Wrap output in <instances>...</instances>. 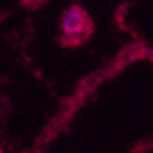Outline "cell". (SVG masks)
Wrapping results in <instances>:
<instances>
[{"label": "cell", "instance_id": "obj_1", "mask_svg": "<svg viewBox=\"0 0 153 153\" xmlns=\"http://www.w3.org/2000/svg\"><path fill=\"white\" fill-rule=\"evenodd\" d=\"M61 28L67 39L80 42V41H83L91 33L92 24L83 8H80V6H71L64 13V16H62Z\"/></svg>", "mask_w": 153, "mask_h": 153}]
</instances>
